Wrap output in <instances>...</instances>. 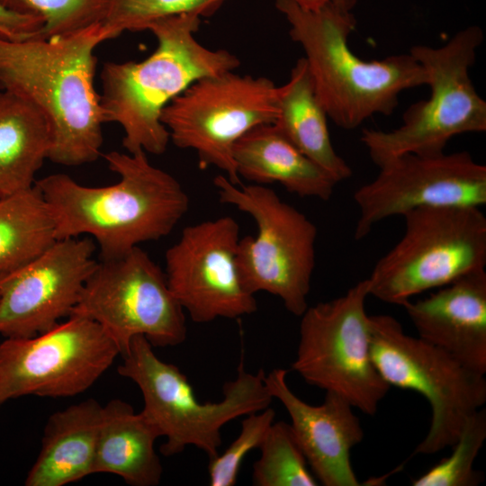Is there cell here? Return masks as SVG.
I'll return each mask as SVG.
<instances>
[{
    "label": "cell",
    "instance_id": "cell-1",
    "mask_svg": "<svg viewBox=\"0 0 486 486\" xmlns=\"http://www.w3.org/2000/svg\"><path fill=\"white\" fill-rule=\"evenodd\" d=\"M100 23L50 38L0 39V86L33 106L50 131L48 159L63 166L96 160L104 122L94 86Z\"/></svg>",
    "mask_w": 486,
    "mask_h": 486
},
{
    "label": "cell",
    "instance_id": "cell-2",
    "mask_svg": "<svg viewBox=\"0 0 486 486\" xmlns=\"http://www.w3.org/2000/svg\"><path fill=\"white\" fill-rule=\"evenodd\" d=\"M104 158L120 176L113 184L89 187L65 174L34 184L51 211L57 239L91 236L102 260L167 236L189 208L181 184L154 166L145 151H111Z\"/></svg>",
    "mask_w": 486,
    "mask_h": 486
},
{
    "label": "cell",
    "instance_id": "cell-3",
    "mask_svg": "<svg viewBox=\"0 0 486 486\" xmlns=\"http://www.w3.org/2000/svg\"><path fill=\"white\" fill-rule=\"evenodd\" d=\"M274 3L305 53L320 103L338 127L354 130L374 114L390 115L402 91L427 85L425 69L410 53L367 61L350 50L356 0H333L317 10L290 0Z\"/></svg>",
    "mask_w": 486,
    "mask_h": 486
},
{
    "label": "cell",
    "instance_id": "cell-4",
    "mask_svg": "<svg viewBox=\"0 0 486 486\" xmlns=\"http://www.w3.org/2000/svg\"><path fill=\"white\" fill-rule=\"evenodd\" d=\"M202 18L182 14L157 20L149 31L156 50L145 59L105 62L100 74L104 122L119 124L129 153L163 154L170 141L163 109L194 81L240 65L230 51L212 50L195 38Z\"/></svg>",
    "mask_w": 486,
    "mask_h": 486
},
{
    "label": "cell",
    "instance_id": "cell-5",
    "mask_svg": "<svg viewBox=\"0 0 486 486\" xmlns=\"http://www.w3.org/2000/svg\"><path fill=\"white\" fill-rule=\"evenodd\" d=\"M122 356L117 372L140 388L144 400L141 412L166 437L160 446L166 456L181 454L189 446L203 451L209 459L217 456L221 428L263 410L274 399L266 386L264 371L248 373L243 362L237 377L224 384L220 401L201 402L186 375L158 358L145 337L133 338Z\"/></svg>",
    "mask_w": 486,
    "mask_h": 486
},
{
    "label": "cell",
    "instance_id": "cell-6",
    "mask_svg": "<svg viewBox=\"0 0 486 486\" xmlns=\"http://www.w3.org/2000/svg\"><path fill=\"white\" fill-rule=\"evenodd\" d=\"M483 40L482 28L471 25L441 47L410 48V53L426 71L430 95L408 107L400 127L390 131L363 130L361 141L377 166L406 153L438 156L453 137L486 130V102L469 73Z\"/></svg>",
    "mask_w": 486,
    "mask_h": 486
},
{
    "label": "cell",
    "instance_id": "cell-7",
    "mask_svg": "<svg viewBox=\"0 0 486 486\" xmlns=\"http://www.w3.org/2000/svg\"><path fill=\"white\" fill-rule=\"evenodd\" d=\"M402 217L403 236L367 278L370 295L402 306L418 294L485 270L486 217L480 207H423Z\"/></svg>",
    "mask_w": 486,
    "mask_h": 486
},
{
    "label": "cell",
    "instance_id": "cell-8",
    "mask_svg": "<svg viewBox=\"0 0 486 486\" xmlns=\"http://www.w3.org/2000/svg\"><path fill=\"white\" fill-rule=\"evenodd\" d=\"M222 203L250 215L256 236L238 241L237 263L245 288L266 292L281 299L285 309L301 317L308 308L315 268V224L274 190L264 184H234L226 176L213 179Z\"/></svg>",
    "mask_w": 486,
    "mask_h": 486
},
{
    "label": "cell",
    "instance_id": "cell-9",
    "mask_svg": "<svg viewBox=\"0 0 486 486\" xmlns=\"http://www.w3.org/2000/svg\"><path fill=\"white\" fill-rule=\"evenodd\" d=\"M372 360L392 387L410 390L431 408L427 436L414 454L451 447L465 421L486 402V378L419 337L408 335L391 315H369Z\"/></svg>",
    "mask_w": 486,
    "mask_h": 486
},
{
    "label": "cell",
    "instance_id": "cell-10",
    "mask_svg": "<svg viewBox=\"0 0 486 486\" xmlns=\"http://www.w3.org/2000/svg\"><path fill=\"white\" fill-rule=\"evenodd\" d=\"M364 279L335 299L308 306L301 316L300 339L292 364L307 383L334 392L366 415H374L391 386L371 356Z\"/></svg>",
    "mask_w": 486,
    "mask_h": 486
},
{
    "label": "cell",
    "instance_id": "cell-11",
    "mask_svg": "<svg viewBox=\"0 0 486 486\" xmlns=\"http://www.w3.org/2000/svg\"><path fill=\"white\" fill-rule=\"evenodd\" d=\"M279 86L267 77L227 71L200 78L162 111L161 122L172 143L194 149L199 166H216L240 184L232 150L252 128L274 123Z\"/></svg>",
    "mask_w": 486,
    "mask_h": 486
},
{
    "label": "cell",
    "instance_id": "cell-12",
    "mask_svg": "<svg viewBox=\"0 0 486 486\" xmlns=\"http://www.w3.org/2000/svg\"><path fill=\"white\" fill-rule=\"evenodd\" d=\"M71 315L98 323L121 355L137 336L166 347L182 344L187 335L184 310L166 274L140 247L97 262Z\"/></svg>",
    "mask_w": 486,
    "mask_h": 486
},
{
    "label": "cell",
    "instance_id": "cell-13",
    "mask_svg": "<svg viewBox=\"0 0 486 486\" xmlns=\"http://www.w3.org/2000/svg\"><path fill=\"white\" fill-rule=\"evenodd\" d=\"M121 351L95 321L71 315L30 338L0 343V406L27 395L72 397L89 389Z\"/></svg>",
    "mask_w": 486,
    "mask_h": 486
},
{
    "label": "cell",
    "instance_id": "cell-14",
    "mask_svg": "<svg viewBox=\"0 0 486 486\" xmlns=\"http://www.w3.org/2000/svg\"><path fill=\"white\" fill-rule=\"evenodd\" d=\"M376 177L354 194L359 216L354 238L361 240L382 220L433 206L486 203V166L467 151L425 157L406 153L379 166Z\"/></svg>",
    "mask_w": 486,
    "mask_h": 486
},
{
    "label": "cell",
    "instance_id": "cell-15",
    "mask_svg": "<svg viewBox=\"0 0 486 486\" xmlns=\"http://www.w3.org/2000/svg\"><path fill=\"white\" fill-rule=\"evenodd\" d=\"M239 226L230 216L189 225L166 252L168 286L195 323L238 319L257 310L241 281L237 251Z\"/></svg>",
    "mask_w": 486,
    "mask_h": 486
},
{
    "label": "cell",
    "instance_id": "cell-16",
    "mask_svg": "<svg viewBox=\"0 0 486 486\" xmlns=\"http://www.w3.org/2000/svg\"><path fill=\"white\" fill-rule=\"evenodd\" d=\"M88 238L57 239L30 263L0 279V334L30 338L69 317L94 269Z\"/></svg>",
    "mask_w": 486,
    "mask_h": 486
},
{
    "label": "cell",
    "instance_id": "cell-17",
    "mask_svg": "<svg viewBox=\"0 0 486 486\" xmlns=\"http://www.w3.org/2000/svg\"><path fill=\"white\" fill-rule=\"evenodd\" d=\"M287 373L275 368L265 376V383L288 412L293 435L311 472L325 486H359L350 454L363 440L364 430L354 407L329 392L320 405L303 401L290 389Z\"/></svg>",
    "mask_w": 486,
    "mask_h": 486
},
{
    "label": "cell",
    "instance_id": "cell-18",
    "mask_svg": "<svg viewBox=\"0 0 486 486\" xmlns=\"http://www.w3.org/2000/svg\"><path fill=\"white\" fill-rule=\"evenodd\" d=\"M418 337L486 374V272L476 271L402 304Z\"/></svg>",
    "mask_w": 486,
    "mask_h": 486
},
{
    "label": "cell",
    "instance_id": "cell-19",
    "mask_svg": "<svg viewBox=\"0 0 486 486\" xmlns=\"http://www.w3.org/2000/svg\"><path fill=\"white\" fill-rule=\"evenodd\" d=\"M238 176L257 184L279 183L300 197L328 201L338 184L304 155L274 123L257 125L235 143Z\"/></svg>",
    "mask_w": 486,
    "mask_h": 486
},
{
    "label": "cell",
    "instance_id": "cell-20",
    "mask_svg": "<svg viewBox=\"0 0 486 486\" xmlns=\"http://www.w3.org/2000/svg\"><path fill=\"white\" fill-rule=\"evenodd\" d=\"M102 408L87 399L49 417L26 486H64L94 474Z\"/></svg>",
    "mask_w": 486,
    "mask_h": 486
},
{
    "label": "cell",
    "instance_id": "cell-21",
    "mask_svg": "<svg viewBox=\"0 0 486 486\" xmlns=\"http://www.w3.org/2000/svg\"><path fill=\"white\" fill-rule=\"evenodd\" d=\"M159 429L128 402L113 399L102 408L94 473H112L131 486H156L163 467L155 451Z\"/></svg>",
    "mask_w": 486,
    "mask_h": 486
},
{
    "label": "cell",
    "instance_id": "cell-22",
    "mask_svg": "<svg viewBox=\"0 0 486 486\" xmlns=\"http://www.w3.org/2000/svg\"><path fill=\"white\" fill-rule=\"evenodd\" d=\"M327 117L302 57L292 68L288 82L279 86L278 115L274 124L304 155L339 183L351 176L352 169L332 145Z\"/></svg>",
    "mask_w": 486,
    "mask_h": 486
},
{
    "label": "cell",
    "instance_id": "cell-23",
    "mask_svg": "<svg viewBox=\"0 0 486 486\" xmlns=\"http://www.w3.org/2000/svg\"><path fill=\"white\" fill-rule=\"evenodd\" d=\"M50 131L39 112L18 95L0 93V196L29 190L49 157Z\"/></svg>",
    "mask_w": 486,
    "mask_h": 486
},
{
    "label": "cell",
    "instance_id": "cell-24",
    "mask_svg": "<svg viewBox=\"0 0 486 486\" xmlns=\"http://www.w3.org/2000/svg\"><path fill=\"white\" fill-rule=\"evenodd\" d=\"M56 240L51 211L35 184L0 198V279L30 263Z\"/></svg>",
    "mask_w": 486,
    "mask_h": 486
},
{
    "label": "cell",
    "instance_id": "cell-25",
    "mask_svg": "<svg viewBox=\"0 0 486 486\" xmlns=\"http://www.w3.org/2000/svg\"><path fill=\"white\" fill-rule=\"evenodd\" d=\"M260 458L253 465L256 486H316L307 460L290 424L273 423L259 446Z\"/></svg>",
    "mask_w": 486,
    "mask_h": 486
},
{
    "label": "cell",
    "instance_id": "cell-26",
    "mask_svg": "<svg viewBox=\"0 0 486 486\" xmlns=\"http://www.w3.org/2000/svg\"><path fill=\"white\" fill-rule=\"evenodd\" d=\"M228 0H106L100 23L106 40L146 31L153 22L182 14L212 16Z\"/></svg>",
    "mask_w": 486,
    "mask_h": 486
},
{
    "label": "cell",
    "instance_id": "cell-27",
    "mask_svg": "<svg viewBox=\"0 0 486 486\" xmlns=\"http://www.w3.org/2000/svg\"><path fill=\"white\" fill-rule=\"evenodd\" d=\"M486 439V410L482 408L465 421L452 453L412 482L413 486H475L482 475L473 464Z\"/></svg>",
    "mask_w": 486,
    "mask_h": 486
},
{
    "label": "cell",
    "instance_id": "cell-28",
    "mask_svg": "<svg viewBox=\"0 0 486 486\" xmlns=\"http://www.w3.org/2000/svg\"><path fill=\"white\" fill-rule=\"evenodd\" d=\"M14 12L40 18L43 28L39 38L76 32L101 23L106 0H0Z\"/></svg>",
    "mask_w": 486,
    "mask_h": 486
},
{
    "label": "cell",
    "instance_id": "cell-29",
    "mask_svg": "<svg viewBox=\"0 0 486 486\" xmlns=\"http://www.w3.org/2000/svg\"><path fill=\"white\" fill-rule=\"evenodd\" d=\"M274 417V410L269 407L245 416L238 437L222 454L209 459L210 485L233 486L237 483L243 460L251 450L259 448Z\"/></svg>",
    "mask_w": 486,
    "mask_h": 486
},
{
    "label": "cell",
    "instance_id": "cell-30",
    "mask_svg": "<svg viewBox=\"0 0 486 486\" xmlns=\"http://www.w3.org/2000/svg\"><path fill=\"white\" fill-rule=\"evenodd\" d=\"M42 28L40 18L9 10L0 2V39L15 41L40 37Z\"/></svg>",
    "mask_w": 486,
    "mask_h": 486
},
{
    "label": "cell",
    "instance_id": "cell-31",
    "mask_svg": "<svg viewBox=\"0 0 486 486\" xmlns=\"http://www.w3.org/2000/svg\"><path fill=\"white\" fill-rule=\"evenodd\" d=\"M301 8L306 10H317L333 0H290Z\"/></svg>",
    "mask_w": 486,
    "mask_h": 486
},
{
    "label": "cell",
    "instance_id": "cell-32",
    "mask_svg": "<svg viewBox=\"0 0 486 486\" xmlns=\"http://www.w3.org/2000/svg\"><path fill=\"white\" fill-rule=\"evenodd\" d=\"M0 198H1V196H0Z\"/></svg>",
    "mask_w": 486,
    "mask_h": 486
}]
</instances>
